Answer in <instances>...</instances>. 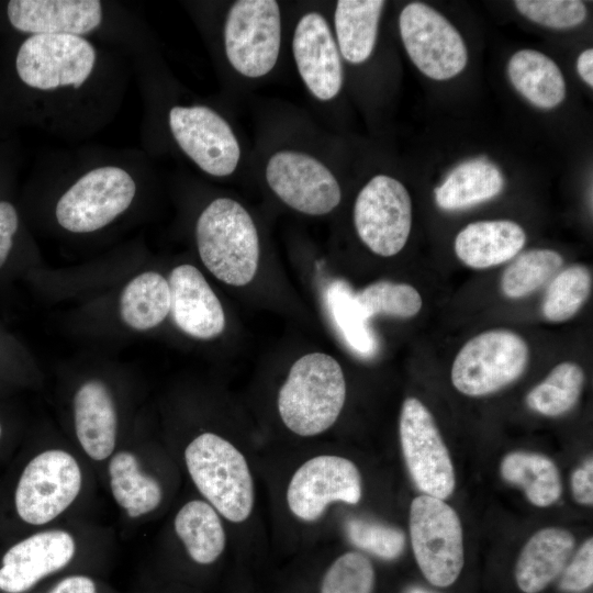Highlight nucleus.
<instances>
[{"instance_id":"obj_1","label":"nucleus","mask_w":593,"mask_h":593,"mask_svg":"<svg viewBox=\"0 0 593 593\" xmlns=\"http://www.w3.org/2000/svg\"><path fill=\"white\" fill-rule=\"evenodd\" d=\"M346 399V381L338 361L324 353L299 358L278 393L283 424L299 436H315L338 418Z\"/></svg>"},{"instance_id":"obj_2","label":"nucleus","mask_w":593,"mask_h":593,"mask_svg":"<svg viewBox=\"0 0 593 593\" xmlns=\"http://www.w3.org/2000/svg\"><path fill=\"white\" fill-rule=\"evenodd\" d=\"M200 258L222 282L243 287L255 277L259 264V237L247 210L230 198L213 200L195 226Z\"/></svg>"},{"instance_id":"obj_3","label":"nucleus","mask_w":593,"mask_h":593,"mask_svg":"<svg viewBox=\"0 0 593 593\" xmlns=\"http://www.w3.org/2000/svg\"><path fill=\"white\" fill-rule=\"evenodd\" d=\"M184 458L195 486L222 516L234 523L247 519L254 505L253 479L234 445L204 433L188 445Z\"/></svg>"},{"instance_id":"obj_4","label":"nucleus","mask_w":593,"mask_h":593,"mask_svg":"<svg viewBox=\"0 0 593 593\" xmlns=\"http://www.w3.org/2000/svg\"><path fill=\"white\" fill-rule=\"evenodd\" d=\"M410 534L417 566L434 586L448 588L463 563V534L458 514L444 500L422 494L411 503Z\"/></svg>"},{"instance_id":"obj_5","label":"nucleus","mask_w":593,"mask_h":593,"mask_svg":"<svg viewBox=\"0 0 593 593\" xmlns=\"http://www.w3.org/2000/svg\"><path fill=\"white\" fill-rule=\"evenodd\" d=\"M528 346L511 331L483 332L457 354L451 368V382L461 393L482 396L518 379L528 362Z\"/></svg>"},{"instance_id":"obj_6","label":"nucleus","mask_w":593,"mask_h":593,"mask_svg":"<svg viewBox=\"0 0 593 593\" xmlns=\"http://www.w3.org/2000/svg\"><path fill=\"white\" fill-rule=\"evenodd\" d=\"M281 38L280 9L275 0H239L231 7L224 26V46L232 67L258 78L276 65Z\"/></svg>"},{"instance_id":"obj_7","label":"nucleus","mask_w":593,"mask_h":593,"mask_svg":"<svg viewBox=\"0 0 593 593\" xmlns=\"http://www.w3.org/2000/svg\"><path fill=\"white\" fill-rule=\"evenodd\" d=\"M136 184L132 176L115 166L90 170L58 200V224L72 233H90L110 224L132 203Z\"/></svg>"},{"instance_id":"obj_8","label":"nucleus","mask_w":593,"mask_h":593,"mask_svg":"<svg viewBox=\"0 0 593 593\" xmlns=\"http://www.w3.org/2000/svg\"><path fill=\"white\" fill-rule=\"evenodd\" d=\"M94 64L92 44L70 34L31 35L20 46L15 59L19 78L37 90L79 88L90 77Z\"/></svg>"},{"instance_id":"obj_9","label":"nucleus","mask_w":593,"mask_h":593,"mask_svg":"<svg viewBox=\"0 0 593 593\" xmlns=\"http://www.w3.org/2000/svg\"><path fill=\"white\" fill-rule=\"evenodd\" d=\"M354 224L372 253L382 257L396 255L412 227V201L406 188L387 175L371 178L356 198Z\"/></svg>"},{"instance_id":"obj_10","label":"nucleus","mask_w":593,"mask_h":593,"mask_svg":"<svg viewBox=\"0 0 593 593\" xmlns=\"http://www.w3.org/2000/svg\"><path fill=\"white\" fill-rule=\"evenodd\" d=\"M400 440L410 475L423 494L440 500L455 490V469L449 451L427 407L407 398L400 415Z\"/></svg>"},{"instance_id":"obj_11","label":"nucleus","mask_w":593,"mask_h":593,"mask_svg":"<svg viewBox=\"0 0 593 593\" xmlns=\"http://www.w3.org/2000/svg\"><path fill=\"white\" fill-rule=\"evenodd\" d=\"M403 45L414 65L434 80L459 75L468 61L463 38L438 11L422 2L404 7L399 19Z\"/></svg>"},{"instance_id":"obj_12","label":"nucleus","mask_w":593,"mask_h":593,"mask_svg":"<svg viewBox=\"0 0 593 593\" xmlns=\"http://www.w3.org/2000/svg\"><path fill=\"white\" fill-rule=\"evenodd\" d=\"M81 488V471L71 455L47 450L25 467L15 491L19 516L32 525H43L64 512Z\"/></svg>"},{"instance_id":"obj_13","label":"nucleus","mask_w":593,"mask_h":593,"mask_svg":"<svg viewBox=\"0 0 593 593\" xmlns=\"http://www.w3.org/2000/svg\"><path fill=\"white\" fill-rule=\"evenodd\" d=\"M266 180L282 202L309 215L327 214L342 199L340 187L332 171L304 153L273 154L266 166Z\"/></svg>"},{"instance_id":"obj_14","label":"nucleus","mask_w":593,"mask_h":593,"mask_svg":"<svg viewBox=\"0 0 593 593\" xmlns=\"http://www.w3.org/2000/svg\"><path fill=\"white\" fill-rule=\"evenodd\" d=\"M169 127L179 147L203 171L226 177L237 167L240 148L228 123L203 105H176L169 111Z\"/></svg>"},{"instance_id":"obj_15","label":"nucleus","mask_w":593,"mask_h":593,"mask_svg":"<svg viewBox=\"0 0 593 593\" xmlns=\"http://www.w3.org/2000/svg\"><path fill=\"white\" fill-rule=\"evenodd\" d=\"M361 477L350 460L339 456H317L292 475L287 490L290 511L300 519H317L332 502L357 504Z\"/></svg>"},{"instance_id":"obj_16","label":"nucleus","mask_w":593,"mask_h":593,"mask_svg":"<svg viewBox=\"0 0 593 593\" xmlns=\"http://www.w3.org/2000/svg\"><path fill=\"white\" fill-rule=\"evenodd\" d=\"M292 51L310 92L321 101L335 98L343 85V66L337 44L322 14L309 12L299 20Z\"/></svg>"},{"instance_id":"obj_17","label":"nucleus","mask_w":593,"mask_h":593,"mask_svg":"<svg viewBox=\"0 0 593 593\" xmlns=\"http://www.w3.org/2000/svg\"><path fill=\"white\" fill-rule=\"evenodd\" d=\"M74 538L64 530H45L12 546L2 558L0 590L23 593L66 567L75 555Z\"/></svg>"},{"instance_id":"obj_18","label":"nucleus","mask_w":593,"mask_h":593,"mask_svg":"<svg viewBox=\"0 0 593 593\" xmlns=\"http://www.w3.org/2000/svg\"><path fill=\"white\" fill-rule=\"evenodd\" d=\"M170 313L186 334L211 339L225 328L222 304L204 276L192 265L175 267L168 278Z\"/></svg>"},{"instance_id":"obj_19","label":"nucleus","mask_w":593,"mask_h":593,"mask_svg":"<svg viewBox=\"0 0 593 593\" xmlns=\"http://www.w3.org/2000/svg\"><path fill=\"white\" fill-rule=\"evenodd\" d=\"M7 14L24 33L82 36L100 25L102 5L98 0H12Z\"/></svg>"},{"instance_id":"obj_20","label":"nucleus","mask_w":593,"mask_h":593,"mask_svg":"<svg viewBox=\"0 0 593 593\" xmlns=\"http://www.w3.org/2000/svg\"><path fill=\"white\" fill-rule=\"evenodd\" d=\"M574 548L573 535L559 527L535 533L523 547L515 566V581L524 593H539L556 580Z\"/></svg>"},{"instance_id":"obj_21","label":"nucleus","mask_w":593,"mask_h":593,"mask_svg":"<svg viewBox=\"0 0 593 593\" xmlns=\"http://www.w3.org/2000/svg\"><path fill=\"white\" fill-rule=\"evenodd\" d=\"M525 242V231L513 221H480L468 224L458 233L455 251L465 265L485 269L514 258Z\"/></svg>"},{"instance_id":"obj_22","label":"nucleus","mask_w":593,"mask_h":593,"mask_svg":"<svg viewBox=\"0 0 593 593\" xmlns=\"http://www.w3.org/2000/svg\"><path fill=\"white\" fill-rule=\"evenodd\" d=\"M77 437L89 457L108 458L115 446L116 413L112 398L101 381L85 382L75 395Z\"/></svg>"},{"instance_id":"obj_23","label":"nucleus","mask_w":593,"mask_h":593,"mask_svg":"<svg viewBox=\"0 0 593 593\" xmlns=\"http://www.w3.org/2000/svg\"><path fill=\"white\" fill-rule=\"evenodd\" d=\"M507 72L515 89L532 104L553 109L566 97V82L558 65L534 49H521L508 60Z\"/></svg>"},{"instance_id":"obj_24","label":"nucleus","mask_w":593,"mask_h":593,"mask_svg":"<svg viewBox=\"0 0 593 593\" xmlns=\"http://www.w3.org/2000/svg\"><path fill=\"white\" fill-rule=\"evenodd\" d=\"M504 187L501 170L485 159L457 166L435 190L437 205L447 211L462 210L496 197Z\"/></svg>"},{"instance_id":"obj_25","label":"nucleus","mask_w":593,"mask_h":593,"mask_svg":"<svg viewBox=\"0 0 593 593\" xmlns=\"http://www.w3.org/2000/svg\"><path fill=\"white\" fill-rule=\"evenodd\" d=\"M381 0H339L336 4L335 33L343 57L353 64L367 60L374 47Z\"/></svg>"},{"instance_id":"obj_26","label":"nucleus","mask_w":593,"mask_h":593,"mask_svg":"<svg viewBox=\"0 0 593 593\" xmlns=\"http://www.w3.org/2000/svg\"><path fill=\"white\" fill-rule=\"evenodd\" d=\"M500 470L503 479L519 486L528 501L536 506L547 507L561 495L559 470L547 456L513 451L503 458Z\"/></svg>"},{"instance_id":"obj_27","label":"nucleus","mask_w":593,"mask_h":593,"mask_svg":"<svg viewBox=\"0 0 593 593\" xmlns=\"http://www.w3.org/2000/svg\"><path fill=\"white\" fill-rule=\"evenodd\" d=\"M170 313L168 280L155 271L134 277L123 289L120 314L125 324L137 331L159 325Z\"/></svg>"},{"instance_id":"obj_28","label":"nucleus","mask_w":593,"mask_h":593,"mask_svg":"<svg viewBox=\"0 0 593 593\" xmlns=\"http://www.w3.org/2000/svg\"><path fill=\"white\" fill-rule=\"evenodd\" d=\"M175 529L189 556L200 564L214 562L225 547V533L215 508L204 501H190L176 515Z\"/></svg>"},{"instance_id":"obj_29","label":"nucleus","mask_w":593,"mask_h":593,"mask_svg":"<svg viewBox=\"0 0 593 593\" xmlns=\"http://www.w3.org/2000/svg\"><path fill=\"white\" fill-rule=\"evenodd\" d=\"M109 474L113 496L130 517L149 513L159 505L163 496L159 483L141 472L133 454L120 451L113 456Z\"/></svg>"},{"instance_id":"obj_30","label":"nucleus","mask_w":593,"mask_h":593,"mask_svg":"<svg viewBox=\"0 0 593 593\" xmlns=\"http://www.w3.org/2000/svg\"><path fill=\"white\" fill-rule=\"evenodd\" d=\"M325 303L346 344L360 356H373L378 348L376 335L349 284L344 280L331 282L325 291Z\"/></svg>"},{"instance_id":"obj_31","label":"nucleus","mask_w":593,"mask_h":593,"mask_svg":"<svg viewBox=\"0 0 593 593\" xmlns=\"http://www.w3.org/2000/svg\"><path fill=\"white\" fill-rule=\"evenodd\" d=\"M584 382L582 368L570 361L556 366L526 396L528 407L546 416L569 412L579 401Z\"/></svg>"},{"instance_id":"obj_32","label":"nucleus","mask_w":593,"mask_h":593,"mask_svg":"<svg viewBox=\"0 0 593 593\" xmlns=\"http://www.w3.org/2000/svg\"><path fill=\"white\" fill-rule=\"evenodd\" d=\"M551 249H530L518 255L504 270L501 289L510 299L524 298L544 286L562 266Z\"/></svg>"},{"instance_id":"obj_33","label":"nucleus","mask_w":593,"mask_h":593,"mask_svg":"<svg viewBox=\"0 0 593 593\" xmlns=\"http://www.w3.org/2000/svg\"><path fill=\"white\" fill-rule=\"evenodd\" d=\"M591 286V272L583 265H572L558 272L546 291L545 318L551 322L571 318L588 300Z\"/></svg>"},{"instance_id":"obj_34","label":"nucleus","mask_w":593,"mask_h":593,"mask_svg":"<svg viewBox=\"0 0 593 593\" xmlns=\"http://www.w3.org/2000/svg\"><path fill=\"white\" fill-rule=\"evenodd\" d=\"M356 300L369 320L376 315L410 318L419 312L423 303L413 286L389 280L367 286L356 293Z\"/></svg>"},{"instance_id":"obj_35","label":"nucleus","mask_w":593,"mask_h":593,"mask_svg":"<svg viewBox=\"0 0 593 593\" xmlns=\"http://www.w3.org/2000/svg\"><path fill=\"white\" fill-rule=\"evenodd\" d=\"M376 581L370 560L360 552H346L327 569L321 593H372Z\"/></svg>"},{"instance_id":"obj_36","label":"nucleus","mask_w":593,"mask_h":593,"mask_svg":"<svg viewBox=\"0 0 593 593\" xmlns=\"http://www.w3.org/2000/svg\"><path fill=\"white\" fill-rule=\"evenodd\" d=\"M346 533L356 547L384 560L396 559L405 547V536L400 529L377 522L349 519Z\"/></svg>"},{"instance_id":"obj_37","label":"nucleus","mask_w":593,"mask_h":593,"mask_svg":"<svg viewBox=\"0 0 593 593\" xmlns=\"http://www.w3.org/2000/svg\"><path fill=\"white\" fill-rule=\"evenodd\" d=\"M516 9L528 20L551 29H570L586 18V7L579 0H516Z\"/></svg>"},{"instance_id":"obj_38","label":"nucleus","mask_w":593,"mask_h":593,"mask_svg":"<svg viewBox=\"0 0 593 593\" xmlns=\"http://www.w3.org/2000/svg\"><path fill=\"white\" fill-rule=\"evenodd\" d=\"M559 588L566 593H581L593 583V539L589 538L559 575Z\"/></svg>"},{"instance_id":"obj_39","label":"nucleus","mask_w":593,"mask_h":593,"mask_svg":"<svg viewBox=\"0 0 593 593\" xmlns=\"http://www.w3.org/2000/svg\"><path fill=\"white\" fill-rule=\"evenodd\" d=\"M18 230V213L14 206L5 201L0 202V267L5 262Z\"/></svg>"},{"instance_id":"obj_40","label":"nucleus","mask_w":593,"mask_h":593,"mask_svg":"<svg viewBox=\"0 0 593 593\" xmlns=\"http://www.w3.org/2000/svg\"><path fill=\"white\" fill-rule=\"evenodd\" d=\"M571 489L577 502L591 505L593 503V461L592 458L574 470L571 477Z\"/></svg>"},{"instance_id":"obj_41","label":"nucleus","mask_w":593,"mask_h":593,"mask_svg":"<svg viewBox=\"0 0 593 593\" xmlns=\"http://www.w3.org/2000/svg\"><path fill=\"white\" fill-rule=\"evenodd\" d=\"M48 593H98L94 582L86 575H70L60 580Z\"/></svg>"},{"instance_id":"obj_42","label":"nucleus","mask_w":593,"mask_h":593,"mask_svg":"<svg viewBox=\"0 0 593 593\" xmlns=\"http://www.w3.org/2000/svg\"><path fill=\"white\" fill-rule=\"evenodd\" d=\"M577 68L580 77L591 88L593 87V49L583 51L578 57Z\"/></svg>"},{"instance_id":"obj_43","label":"nucleus","mask_w":593,"mask_h":593,"mask_svg":"<svg viewBox=\"0 0 593 593\" xmlns=\"http://www.w3.org/2000/svg\"><path fill=\"white\" fill-rule=\"evenodd\" d=\"M405 593H434V592H430V591L422 589V588L414 586V588H411V589L406 590Z\"/></svg>"},{"instance_id":"obj_44","label":"nucleus","mask_w":593,"mask_h":593,"mask_svg":"<svg viewBox=\"0 0 593 593\" xmlns=\"http://www.w3.org/2000/svg\"><path fill=\"white\" fill-rule=\"evenodd\" d=\"M0 435H1V427H0Z\"/></svg>"}]
</instances>
